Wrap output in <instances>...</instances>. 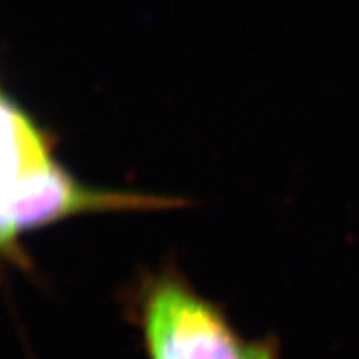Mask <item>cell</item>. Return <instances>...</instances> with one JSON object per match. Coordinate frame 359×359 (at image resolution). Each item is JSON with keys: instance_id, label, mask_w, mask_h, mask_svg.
Wrapping results in <instances>:
<instances>
[{"instance_id": "7a4b0ae2", "label": "cell", "mask_w": 359, "mask_h": 359, "mask_svg": "<svg viewBox=\"0 0 359 359\" xmlns=\"http://www.w3.org/2000/svg\"><path fill=\"white\" fill-rule=\"evenodd\" d=\"M127 309L147 359L281 358L275 336L246 338L173 266L143 273L128 291Z\"/></svg>"}, {"instance_id": "6da1fadb", "label": "cell", "mask_w": 359, "mask_h": 359, "mask_svg": "<svg viewBox=\"0 0 359 359\" xmlns=\"http://www.w3.org/2000/svg\"><path fill=\"white\" fill-rule=\"evenodd\" d=\"M55 140L13 98L2 95V206L0 250L29 271L22 238L64 219L107 212H163L188 201L151 193L107 190L80 182L58 163Z\"/></svg>"}]
</instances>
